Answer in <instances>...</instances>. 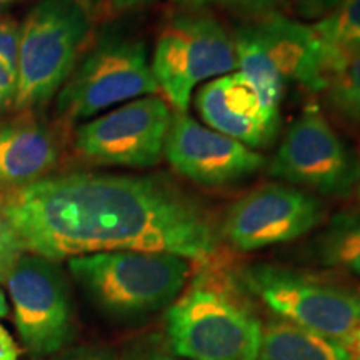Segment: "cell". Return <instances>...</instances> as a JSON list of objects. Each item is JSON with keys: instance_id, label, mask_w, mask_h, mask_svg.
Returning a JSON list of instances; mask_svg holds the SVG:
<instances>
[{"instance_id": "23", "label": "cell", "mask_w": 360, "mask_h": 360, "mask_svg": "<svg viewBox=\"0 0 360 360\" xmlns=\"http://www.w3.org/2000/svg\"><path fill=\"white\" fill-rule=\"evenodd\" d=\"M124 360H186L179 355H175L167 342L157 339V337H150V339L139 342L129 354L125 355Z\"/></svg>"}, {"instance_id": "16", "label": "cell", "mask_w": 360, "mask_h": 360, "mask_svg": "<svg viewBox=\"0 0 360 360\" xmlns=\"http://www.w3.org/2000/svg\"><path fill=\"white\" fill-rule=\"evenodd\" d=\"M255 360H354L347 345L283 322L264 323Z\"/></svg>"}, {"instance_id": "28", "label": "cell", "mask_w": 360, "mask_h": 360, "mask_svg": "<svg viewBox=\"0 0 360 360\" xmlns=\"http://www.w3.org/2000/svg\"><path fill=\"white\" fill-rule=\"evenodd\" d=\"M350 352H352L354 360H360V328L355 334L352 344H350Z\"/></svg>"}, {"instance_id": "7", "label": "cell", "mask_w": 360, "mask_h": 360, "mask_svg": "<svg viewBox=\"0 0 360 360\" xmlns=\"http://www.w3.org/2000/svg\"><path fill=\"white\" fill-rule=\"evenodd\" d=\"M159 92L146 44L120 34H103L72 70L57 94V114L67 122Z\"/></svg>"}, {"instance_id": "6", "label": "cell", "mask_w": 360, "mask_h": 360, "mask_svg": "<svg viewBox=\"0 0 360 360\" xmlns=\"http://www.w3.org/2000/svg\"><path fill=\"white\" fill-rule=\"evenodd\" d=\"M150 67L169 105L187 112L200 84L237 70L233 37L209 12L186 8L162 27Z\"/></svg>"}, {"instance_id": "15", "label": "cell", "mask_w": 360, "mask_h": 360, "mask_svg": "<svg viewBox=\"0 0 360 360\" xmlns=\"http://www.w3.org/2000/svg\"><path fill=\"white\" fill-rule=\"evenodd\" d=\"M60 159L56 129L35 110L0 115V191H11L52 175Z\"/></svg>"}, {"instance_id": "2", "label": "cell", "mask_w": 360, "mask_h": 360, "mask_svg": "<svg viewBox=\"0 0 360 360\" xmlns=\"http://www.w3.org/2000/svg\"><path fill=\"white\" fill-rule=\"evenodd\" d=\"M237 278L202 270L165 314V342L186 360H255L264 322Z\"/></svg>"}, {"instance_id": "25", "label": "cell", "mask_w": 360, "mask_h": 360, "mask_svg": "<svg viewBox=\"0 0 360 360\" xmlns=\"http://www.w3.org/2000/svg\"><path fill=\"white\" fill-rule=\"evenodd\" d=\"M56 360H115L114 354L105 347L97 345H80V347L67 350Z\"/></svg>"}, {"instance_id": "18", "label": "cell", "mask_w": 360, "mask_h": 360, "mask_svg": "<svg viewBox=\"0 0 360 360\" xmlns=\"http://www.w3.org/2000/svg\"><path fill=\"white\" fill-rule=\"evenodd\" d=\"M327 47L339 53L360 52V0H342L328 15L312 25Z\"/></svg>"}, {"instance_id": "14", "label": "cell", "mask_w": 360, "mask_h": 360, "mask_svg": "<svg viewBox=\"0 0 360 360\" xmlns=\"http://www.w3.org/2000/svg\"><path fill=\"white\" fill-rule=\"evenodd\" d=\"M195 107L207 127L254 148L276 141L278 125L265 115L257 90L240 72L202 85Z\"/></svg>"}, {"instance_id": "22", "label": "cell", "mask_w": 360, "mask_h": 360, "mask_svg": "<svg viewBox=\"0 0 360 360\" xmlns=\"http://www.w3.org/2000/svg\"><path fill=\"white\" fill-rule=\"evenodd\" d=\"M22 254H25L24 245L12 225L8 224L2 210V200H0V282H4L8 270L13 267Z\"/></svg>"}, {"instance_id": "8", "label": "cell", "mask_w": 360, "mask_h": 360, "mask_svg": "<svg viewBox=\"0 0 360 360\" xmlns=\"http://www.w3.org/2000/svg\"><path fill=\"white\" fill-rule=\"evenodd\" d=\"M22 345L32 357L60 352L74 339V304L64 270L35 254H22L4 278Z\"/></svg>"}, {"instance_id": "9", "label": "cell", "mask_w": 360, "mask_h": 360, "mask_svg": "<svg viewBox=\"0 0 360 360\" xmlns=\"http://www.w3.org/2000/svg\"><path fill=\"white\" fill-rule=\"evenodd\" d=\"M269 174L322 195H347L360 179L357 157L314 103L289 125L269 162Z\"/></svg>"}, {"instance_id": "10", "label": "cell", "mask_w": 360, "mask_h": 360, "mask_svg": "<svg viewBox=\"0 0 360 360\" xmlns=\"http://www.w3.org/2000/svg\"><path fill=\"white\" fill-rule=\"evenodd\" d=\"M170 120L172 110L162 97L135 98L80 125L74 148L92 165L154 167L164 157Z\"/></svg>"}, {"instance_id": "1", "label": "cell", "mask_w": 360, "mask_h": 360, "mask_svg": "<svg viewBox=\"0 0 360 360\" xmlns=\"http://www.w3.org/2000/svg\"><path fill=\"white\" fill-rule=\"evenodd\" d=\"M0 200L25 252L53 262L141 250L207 264L222 242L204 202L165 175L65 172L0 191Z\"/></svg>"}, {"instance_id": "26", "label": "cell", "mask_w": 360, "mask_h": 360, "mask_svg": "<svg viewBox=\"0 0 360 360\" xmlns=\"http://www.w3.org/2000/svg\"><path fill=\"white\" fill-rule=\"evenodd\" d=\"M98 8L105 13H122L137 8L152 0H96Z\"/></svg>"}, {"instance_id": "20", "label": "cell", "mask_w": 360, "mask_h": 360, "mask_svg": "<svg viewBox=\"0 0 360 360\" xmlns=\"http://www.w3.org/2000/svg\"><path fill=\"white\" fill-rule=\"evenodd\" d=\"M20 24L0 15V115L13 110L19 87Z\"/></svg>"}, {"instance_id": "29", "label": "cell", "mask_w": 360, "mask_h": 360, "mask_svg": "<svg viewBox=\"0 0 360 360\" xmlns=\"http://www.w3.org/2000/svg\"><path fill=\"white\" fill-rule=\"evenodd\" d=\"M8 315V302H7V297L4 294L2 287H0V319L7 317Z\"/></svg>"}, {"instance_id": "19", "label": "cell", "mask_w": 360, "mask_h": 360, "mask_svg": "<svg viewBox=\"0 0 360 360\" xmlns=\"http://www.w3.org/2000/svg\"><path fill=\"white\" fill-rule=\"evenodd\" d=\"M326 92L337 110L360 122V52L340 53L328 75Z\"/></svg>"}, {"instance_id": "30", "label": "cell", "mask_w": 360, "mask_h": 360, "mask_svg": "<svg viewBox=\"0 0 360 360\" xmlns=\"http://www.w3.org/2000/svg\"><path fill=\"white\" fill-rule=\"evenodd\" d=\"M13 0H0V11H4V8H6L8 4H12Z\"/></svg>"}, {"instance_id": "12", "label": "cell", "mask_w": 360, "mask_h": 360, "mask_svg": "<svg viewBox=\"0 0 360 360\" xmlns=\"http://www.w3.org/2000/svg\"><path fill=\"white\" fill-rule=\"evenodd\" d=\"M174 172L202 187H229L264 169L265 157L254 148L174 112L164 146Z\"/></svg>"}, {"instance_id": "24", "label": "cell", "mask_w": 360, "mask_h": 360, "mask_svg": "<svg viewBox=\"0 0 360 360\" xmlns=\"http://www.w3.org/2000/svg\"><path fill=\"white\" fill-rule=\"evenodd\" d=\"M295 8L304 19H319L326 17L339 6L342 0H294Z\"/></svg>"}, {"instance_id": "5", "label": "cell", "mask_w": 360, "mask_h": 360, "mask_svg": "<svg viewBox=\"0 0 360 360\" xmlns=\"http://www.w3.org/2000/svg\"><path fill=\"white\" fill-rule=\"evenodd\" d=\"M92 32L84 0H40L20 24L19 87L13 110H35L62 89Z\"/></svg>"}, {"instance_id": "21", "label": "cell", "mask_w": 360, "mask_h": 360, "mask_svg": "<svg viewBox=\"0 0 360 360\" xmlns=\"http://www.w3.org/2000/svg\"><path fill=\"white\" fill-rule=\"evenodd\" d=\"M175 6L193 11H204L207 7H219L249 19H262L265 15L278 12L283 0H172Z\"/></svg>"}, {"instance_id": "13", "label": "cell", "mask_w": 360, "mask_h": 360, "mask_svg": "<svg viewBox=\"0 0 360 360\" xmlns=\"http://www.w3.org/2000/svg\"><path fill=\"white\" fill-rule=\"evenodd\" d=\"M244 27L267 53L283 82L299 84L314 92L326 90L340 53L327 47L312 25L276 12Z\"/></svg>"}, {"instance_id": "27", "label": "cell", "mask_w": 360, "mask_h": 360, "mask_svg": "<svg viewBox=\"0 0 360 360\" xmlns=\"http://www.w3.org/2000/svg\"><path fill=\"white\" fill-rule=\"evenodd\" d=\"M20 350L6 327L0 326V360H19Z\"/></svg>"}, {"instance_id": "17", "label": "cell", "mask_w": 360, "mask_h": 360, "mask_svg": "<svg viewBox=\"0 0 360 360\" xmlns=\"http://www.w3.org/2000/svg\"><path fill=\"white\" fill-rule=\"evenodd\" d=\"M314 254L326 267L360 277V207L328 220L315 240Z\"/></svg>"}, {"instance_id": "3", "label": "cell", "mask_w": 360, "mask_h": 360, "mask_svg": "<svg viewBox=\"0 0 360 360\" xmlns=\"http://www.w3.org/2000/svg\"><path fill=\"white\" fill-rule=\"evenodd\" d=\"M69 270L102 314L135 321L177 300L188 283L192 262L167 252L117 250L69 259Z\"/></svg>"}, {"instance_id": "11", "label": "cell", "mask_w": 360, "mask_h": 360, "mask_svg": "<svg viewBox=\"0 0 360 360\" xmlns=\"http://www.w3.org/2000/svg\"><path fill=\"white\" fill-rule=\"evenodd\" d=\"M319 197L289 184H269L233 202L219 225L220 238L252 252L297 240L323 220Z\"/></svg>"}, {"instance_id": "4", "label": "cell", "mask_w": 360, "mask_h": 360, "mask_svg": "<svg viewBox=\"0 0 360 360\" xmlns=\"http://www.w3.org/2000/svg\"><path fill=\"white\" fill-rule=\"evenodd\" d=\"M244 290L283 322L350 349L360 328V292L317 274L259 262L238 276Z\"/></svg>"}]
</instances>
